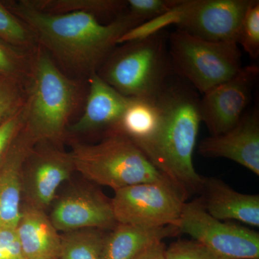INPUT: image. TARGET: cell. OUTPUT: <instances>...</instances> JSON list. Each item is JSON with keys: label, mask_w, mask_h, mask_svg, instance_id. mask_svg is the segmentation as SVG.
<instances>
[{"label": "cell", "mask_w": 259, "mask_h": 259, "mask_svg": "<svg viewBox=\"0 0 259 259\" xmlns=\"http://www.w3.org/2000/svg\"><path fill=\"white\" fill-rule=\"evenodd\" d=\"M69 153L75 171L95 185L114 190L150 182L172 185L139 146L120 134H107L95 144L73 140Z\"/></svg>", "instance_id": "cell-4"}, {"label": "cell", "mask_w": 259, "mask_h": 259, "mask_svg": "<svg viewBox=\"0 0 259 259\" xmlns=\"http://www.w3.org/2000/svg\"><path fill=\"white\" fill-rule=\"evenodd\" d=\"M35 146L22 127L0 165V228L18 225L23 204V165Z\"/></svg>", "instance_id": "cell-15"}, {"label": "cell", "mask_w": 259, "mask_h": 259, "mask_svg": "<svg viewBox=\"0 0 259 259\" xmlns=\"http://www.w3.org/2000/svg\"><path fill=\"white\" fill-rule=\"evenodd\" d=\"M3 122H1V121H0V124L1 123H3Z\"/></svg>", "instance_id": "cell-31"}, {"label": "cell", "mask_w": 259, "mask_h": 259, "mask_svg": "<svg viewBox=\"0 0 259 259\" xmlns=\"http://www.w3.org/2000/svg\"><path fill=\"white\" fill-rule=\"evenodd\" d=\"M238 44L250 57L256 59L259 56V2L254 0L245 13Z\"/></svg>", "instance_id": "cell-25"}, {"label": "cell", "mask_w": 259, "mask_h": 259, "mask_svg": "<svg viewBox=\"0 0 259 259\" xmlns=\"http://www.w3.org/2000/svg\"><path fill=\"white\" fill-rule=\"evenodd\" d=\"M168 49L173 71L203 95L243 69L235 42L207 41L178 29L168 36Z\"/></svg>", "instance_id": "cell-6"}, {"label": "cell", "mask_w": 259, "mask_h": 259, "mask_svg": "<svg viewBox=\"0 0 259 259\" xmlns=\"http://www.w3.org/2000/svg\"><path fill=\"white\" fill-rule=\"evenodd\" d=\"M199 152L205 157L236 162L259 176V112L255 107L233 128L202 140Z\"/></svg>", "instance_id": "cell-13"}, {"label": "cell", "mask_w": 259, "mask_h": 259, "mask_svg": "<svg viewBox=\"0 0 259 259\" xmlns=\"http://www.w3.org/2000/svg\"><path fill=\"white\" fill-rule=\"evenodd\" d=\"M26 259H59L61 234L45 210L22 204L16 226Z\"/></svg>", "instance_id": "cell-17"}, {"label": "cell", "mask_w": 259, "mask_h": 259, "mask_svg": "<svg viewBox=\"0 0 259 259\" xmlns=\"http://www.w3.org/2000/svg\"><path fill=\"white\" fill-rule=\"evenodd\" d=\"M49 218L59 233L89 228L110 231L117 224L111 199L91 185L77 186L63 194L54 202Z\"/></svg>", "instance_id": "cell-12"}, {"label": "cell", "mask_w": 259, "mask_h": 259, "mask_svg": "<svg viewBox=\"0 0 259 259\" xmlns=\"http://www.w3.org/2000/svg\"><path fill=\"white\" fill-rule=\"evenodd\" d=\"M160 120L161 112L157 98L131 97L120 121L110 134L122 135L139 147L154 136Z\"/></svg>", "instance_id": "cell-19"}, {"label": "cell", "mask_w": 259, "mask_h": 259, "mask_svg": "<svg viewBox=\"0 0 259 259\" xmlns=\"http://www.w3.org/2000/svg\"><path fill=\"white\" fill-rule=\"evenodd\" d=\"M34 53L17 49L0 40V76L16 80L28 87Z\"/></svg>", "instance_id": "cell-23"}, {"label": "cell", "mask_w": 259, "mask_h": 259, "mask_svg": "<svg viewBox=\"0 0 259 259\" xmlns=\"http://www.w3.org/2000/svg\"><path fill=\"white\" fill-rule=\"evenodd\" d=\"M107 233L89 228L61 233L59 259H102Z\"/></svg>", "instance_id": "cell-21"}, {"label": "cell", "mask_w": 259, "mask_h": 259, "mask_svg": "<svg viewBox=\"0 0 259 259\" xmlns=\"http://www.w3.org/2000/svg\"><path fill=\"white\" fill-rule=\"evenodd\" d=\"M184 233L224 259H259V234L238 223H223L204 209L200 199L185 202L177 224Z\"/></svg>", "instance_id": "cell-7"}, {"label": "cell", "mask_w": 259, "mask_h": 259, "mask_svg": "<svg viewBox=\"0 0 259 259\" xmlns=\"http://www.w3.org/2000/svg\"><path fill=\"white\" fill-rule=\"evenodd\" d=\"M89 93L83 115L69 125L67 134H82L105 130L106 135L120 121L131 97L124 96L102 79L97 72L89 76Z\"/></svg>", "instance_id": "cell-14"}, {"label": "cell", "mask_w": 259, "mask_h": 259, "mask_svg": "<svg viewBox=\"0 0 259 259\" xmlns=\"http://www.w3.org/2000/svg\"><path fill=\"white\" fill-rule=\"evenodd\" d=\"M254 0H182L178 29L207 41L238 44L245 13Z\"/></svg>", "instance_id": "cell-9"}, {"label": "cell", "mask_w": 259, "mask_h": 259, "mask_svg": "<svg viewBox=\"0 0 259 259\" xmlns=\"http://www.w3.org/2000/svg\"><path fill=\"white\" fill-rule=\"evenodd\" d=\"M114 191L111 203L117 223L176 227L185 203L180 192L168 183L138 184Z\"/></svg>", "instance_id": "cell-8"}, {"label": "cell", "mask_w": 259, "mask_h": 259, "mask_svg": "<svg viewBox=\"0 0 259 259\" xmlns=\"http://www.w3.org/2000/svg\"><path fill=\"white\" fill-rule=\"evenodd\" d=\"M24 3L34 9L51 13H91L95 16L118 14L127 8V1L117 0H23Z\"/></svg>", "instance_id": "cell-20"}, {"label": "cell", "mask_w": 259, "mask_h": 259, "mask_svg": "<svg viewBox=\"0 0 259 259\" xmlns=\"http://www.w3.org/2000/svg\"><path fill=\"white\" fill-rule=\"evenodd\" d=\"M161 120L154 136L139 146L184 199L203 188L205 177L193 163L201 117L197 93L185 85L169 84L157 97Z\"/></svg>", "instance_id": "cell-2"}, {"label": "cell", "mask_w": 259, "mask_h": 259, "mask_svg": "<svg viewBox=\"0 0 259 259\" xmlns=\"http://www.w3.org/2000/svg\"><path fill=\"white\" fill-rule=\"evenodd\" d=\"M182 0H128V14L143 24L173 9Z\"/></svg>", "instance_id": "cell-26"}, {"label": "cell", "mask_w": 259, "mask_h": 259, "mask_svg": "<svg viewBox=\"0 0 259 259\" xmlns=\"http://www.w3.org/2000/svg\"><path fill=\"white\" fill-rule=\"evenodd\" d=\"M24 120L25 105L15 115L0 124V165L3 163L17 136L20 134L23 126Z\"/></svg>", "instance_id": "cell-28"}, {"label": "cell", "mask_w": 259, "mask_h": 259, "mask_svg": "<svg viewBox=\"0 0 259 259\" xmlns=\"http://www.w3.org/2000/svg\"><path fill=\"white\" fill-rule=\"evenodd\" d=\"M28 87L24 83L0 76V121L4 122L20 111L28 97Z\"/></svg>", "instance_id": "cell-24"}, {"label": "cell", "mask_w": 259, "mask_h": 259, "mask_svg": "<svg viewBox=\"0 0 259 259\" xmlns=\"http://www.w3.org/2000/svg\"><path fill=\"white\" fill-rule=\"evenodd\" d=\"M166 259H224L198 242L179 240L165 251Z\"/></svg>", "instance_id": "cell-27"}, {"label": "cell", "mask_w": 259, "mask_h": 259, "mask_svg": "<svg viewBox=\"0 0 259 259\" xmlns=\"http://www.w3.org/2000/svg\"><path fill=\"white\" fill-rule=\"evenodd\" d=\"M177 234L178 230L173 226L146 228L117 223L107 233L102 259H132L154 243Z\"/></svg>", "instance_id": "cell-18"}, {"label": "cell", "mask_w": 259, "mask_h": 259, "mask_svg": "<svg viewBox=\"0 0 259 259\" xmlns=\"http://www.w3.org/2000/svg\"><path fill=\"white\" fill-rule=\"evenodd\" d=\"M258 74V66H245L234 77L204 94L199 102L201 120L212 136L224 134L241 121Z\"/></svg>", "instance_id": "cell-11"}, {"label": "cell", "mask_w": 259, "mask_h": 259, "mask_svg": "<svg viewBox=\"0 0 259 259\" xmlns=\"http://www.w3.org/2000/svg\"><path fill=\"white\" fill-rule=\"evenodd\" d=\"M0 40L21 50L34 53L38 48L30 29L0 3Z\"/></svg>", "instance_id": "cell-22"}, {"label": "cell", "mask_w": 259, "mask_h": 259, "mask_svg": "<svg viewBox=\"0 0 259 259\" xmlns=\"http://www.w3.org/2000/svg\"><path fill=\"white\" fill-rule=\"evenodd\" d=\"M74 171L69 152L47 143L37 144L23 165V203L47 210L55 200L59 187Z\"/></svg>", "instance_id": "cell-10"}, {"label": "cell", "mask_w": 259, "mask_h": 259, "mask_svg": "<svg viewBox=\"0 0 259 259\" xmlns=\"http://www.w3.org/2000/svg\"><path fill=\"white\" fill-rule=\"evenodd\" d=\"M0 259H26L16 228H0Z\"/></svg>", "instance_id": "cell-29"}, {"label": "cell", "mask_w": 259, "mask_h": 259, "mask_svg": "<svg viewBox=\"0 0 259 259\" xmlns=\"http://www.w3.org/2000/svg\"><path fill=\"white\" fill-rule=\"evenodd\" d=\"M34 34L38 47L67 69L89 75L97 72L125 32L141 25L128 13L104 25L84 12L51 14L24 3H3Z\"/></svg>", "instance_id": "cell-1"}, {"label": "cell", "mask_w": 259, "mask_h": 259, "mask_svg": "<svg viewBox=\"0 0 259 259\" xmlns=\"http://www.w3.org/2000/svg\"><path fill=\"white\" fill-rule=\"evenodd\" d=\"M201 192L204 209L220 221H236L259 227V195L240 193L222 180L205 178Z\"/></svg>", "instance_id": "cell-16"}, {"label": "cell", "mask_w": 259, "mask_h": 259, "mask_svg": "<svg viewBox=\"0 0 259 259\" xmlns=\"http://www.w3.org/2000/svg\"><path fill=\"white\" fill-rule=\"evenodd\" d=\"M165 251V244L163 241H160L148 247L132 259H166Z\"/></svg>", "instance_id": "cell-30"}, {"label": "cell", "mask_w": 259, "mask_h": 259, "mask_svg": "<svg viewBox=\"0 0 259 259\" xmlns=\"http://www.w3.org/2000/svg\"><path fill=\"white\" fill-rule=\"evenodd\" d=\"M79 85L62 73L40 47L34 53L23 130L35 145L59 146L79 102Z\"/></svg>", "instance_id": "cell-3"}, {"label": "cell", "mask_w": 259, "mask_h": 259, "mask_svg": "<svg viewBox=\"0 0 259 259\" xmlns=\"http://www.w3.org/2000/svg\"><path fill=\"white\" fill-rule=\"evenodd\" d=\"M123 44L112 51L98 74L124 96L157 98L174 71L164 32Z\"/></svg>", "instance_id": "cell-5"}]
</instances>
